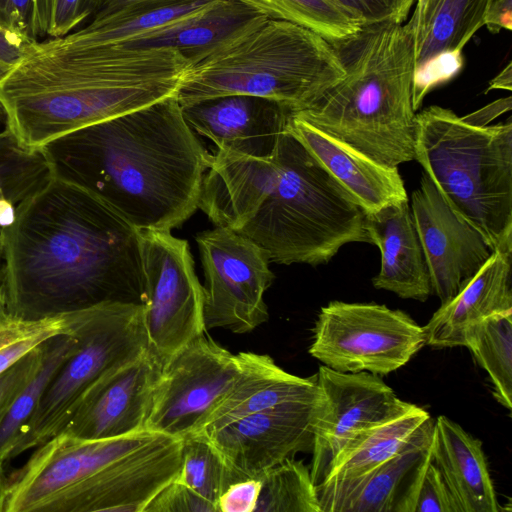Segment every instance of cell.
<instances>
[{
	"mask_svg": "<svg viewBox=\"0 0 512 512\" xmlns=\"http://www.w3.org/2000/svg\"><path fill=\"white\" fill-rule=\"evenodd\" d=\"M2 267L8 312L22 319L143 303L140 230L93 193L54 176L19 211Z\"/></svg>",
	"mask_w": 512,
	"mask_h": 512,
	"instance_id": "cell-1",
	"label": "cell"
},
{
	"mask_svg": "<svg viewBox=\"0 0 512 512\" xmlns=\"http://www.w3.org/2000/svg\"><path fill=\"white\" fill-rule=\"evenodd\" d=\"M198 208L278 264L316 266L348 243L371 244L365 211L287 129L267 159L217 149Z\"/></svg>",
	"mask_w": 512,
	"mask_h": 512,
	"instance_id": "cell-2",
	"label": "cell"
},
{
	"mask_svg": "<svg viewBox=\"0 0 512 512\" xmlns=\"http://www.w3.org/2000/svg\"><path fill=\"white\" fill-rule=\"evenodd\" d=\"M41 149L54 177L93 193L140 231H171L189 219L212 159L176 95Z\"/></svg>",
	"mask_w": 512,
	"mask_h": 512,
	"instance_id": "cell-3",
	"label": "cell"
},
{
	"mask_svg": "<svg viewBox=\"0 0 512 512\" xmlns=\"http://www.w3.org/2000/svg\"><path fill=\"white\" fill-rule=\"evenodd\" d=\"M189 60L169 47L67 45L34 50L0 82V104L29 149L176 95Z\"/></svg>",
	"mask_w": 512,
	"mask_h": 512,
	"instance_id": "cell-4",
	"label": "cell"
},
{
	"mask_svg": "<svg viewBox=\"0 0 512 512\" xmlns=\"http://www.w3.org/2000/svg\"><path fill=\"white\" fill-rule=\"evenodd\" d=\"M331 44L344 77L313 105L293 113L380 164L398 167L414 160L411 26L364 24L356 34Z\"/></svg>",
	"mask_w": 512,
	"mask_h": 512,
	"instance_id": "cell-5",
	"label": "cell"
},
{
	"mask_svg": "<svg viewBox=\"0 0 512 512\" xmlns=\"http://www.w3.org/2000/svg\"><path fill=\"white\" fill-rule=\"evenodd\" d=\"M176 93L180 106L227 95L313 105L345 75L331 42L299 25L256 14L198 50Z\"/></svg>",
	"mask_w": 512,
	"mask_h": 512,
	"instance_id": "cell-6",
	"label": "cell"
},
{
	"mask_svg": "<svg viewBox=\"0 0 512 512\" xmlns=\"http://www.w3.org/2000/svg\"><path fill=\"white\" fill-rule=\"evenodd\" d=\"M414 160L494 251L512 252V122L476 126L432 105L416 114Z\"/></svg>",
	"mask_w": 512,
	"mask_h": 512,
	"instance_id": "cell-7",
	"label": "cell"
},
{
	"mask_svg": "<svg viewBox=\"0 0 512 512\" xmlns=\"http://www.w3.org/2000/svg\"><path fill=\"white\" fill-rule=\"evenodd\" d=\"M77 343L24 426L9 460L60 433L102 377L150 349L143 306L106 303L71 312Z\"/></svg>",
	"mask_w": 512,
	"mask_h": 512,
	"instance_id": "cell-8",
	"label": "cell"
},
{
	"mask_svg": "<svg viewBox=\"0 0 512 512\" xmlns=\"http://www.w3.org/2000/svg\"><path fill=\"white\" fill-rule=\"evenodd\" d=\"M309 354L340 372L388 375L426 345L424 328L383 304L331 301L322 307Z\"/></svg>",
	"mask_w": 512,
	"mask_h": 512,
	"instance_id": "cell-9",
	"label": "cell"
},
{
	"mask_svg": "<svg viewBox=\"0 0 512 512\" xmlns=\"http://www.w3.org/2000/svg\"><path fill=\"white\" fill-rule=\"evenodd\" d=\"M160 435L144 430L87 439L62 431L35 447L23 465L6 473L0 512H54L79 486Z\"/></svg>",
	"mask_w": 512,
	"mask_h": 512,
	"instance_id": "cell-10",
	"label": "cell"
},
{
	"mask_svg": "<svg viewBox=\"0 0 512 512\" xmlns=\"http://www.w3.org/2000/svg\"><path fill=\"white\" fill-rule=\"evenodd\" d=\"M141 232L143 321L151 350L164 362L206 333L204 286L186 240L171 231Z\"/></svg>",
	"mask_w": 512,
	"mask_h": 512,
	"instance_id": "cell-11",
	"label": "cell"
},
{
	"mask_svg": "<svg viewBox=\"0 0 512 512\" xmlns=\"http://www.w3.org/2000/svg\"><path fill=\"white\" fill-rule=\"evenodd\" d=\"M246 361L247 352L233 354L205 334L190 341L164 361L146 429L177 439L199 433Z\"/></svg>",
	"mask_w": 512,
	"mask_h": 512,
	"instance_id": "cell-12",
	"label": "cell"
},
{
	"mask_svg": "<svg viewBox=\"0 0 512 512\" xmlns=\"http://www.w3.org/2000/svg\"><path fill=\"white\" fill-rule=\"evenodd\" d=\"M196 241L205 273L206 329L243 334L267 322L264 293L275 278L267 254L223 227L199 233Z\"/></svg>",
	"mask_w": 512,
	"mask_h": 512,
	"instance_id": "cell-13",
	"label": "cell"
},
{
	"mask_svg": "<svg viewBox=\"0 0 512 512\" xmlns=\"http://www.w3.org/2000/svg\"><path fill=\"white\" fill-rule=\"evenodd\" d=\"M316 379L323 401L313 421L309 469L315 485L324 480L331 462L351 439L412 406L378 375L366 371L346 373L323 365Z\"/></svg>",
	"mask_w": 512,
	"mask_h": 512,
	"instance_id": "cell-14",
	"label": "cell"
},
{
	"mask_svg": "<svg viewBox=\"0 0 512 512\" xmlns=\"http://www.w3.org/2000/svg\"><path fill=\"white\" fill-rule=\"evenodd\" d=\"M322 401L321 393L315 401L280 404L202 434L242 480L260 478L297 453L311 452L313 421Z\"/></svg>",
	"mask_w": 512,
	"mask_h": 512,
	"instance_id": "cell-15",
	"label": "cell"
},
{
	"mask_svg": "<svg viewBox=\"0 0 512 512\" xmlns=\"http://www.w3.org/2000/svg\"><path fill=\"white\" fill-rule=\"evenodd\" d=\"M411 212L423 250L431 294L452 299L490 258L483 236L446 204L427 175L412 193Z\"/></svg>",
	"mask_w": 512,
	"mask_h": 512,
	"instance_id": "cell-16",
	"label": "cell"
},
{
	"mask_svg": "<svg viewBox=\"0 0 512 512\" xmlns=\"http://www.w3.org/2000/svg\"><path fill=\"white\" fill-rule=\"evenodd\" d=\"M182 439L160 435L75 489L54 512H144L180 470Z\"/></svg>",
	"mask_w": 512,
	"mask_h": 512,
	"instance_id": "cell-17",
	"label": "cell"
},
{
	"mask_svg": "<svg viewBox=\"0 0 512 512\" xmlns=\"http://www.w3.org/2000/svg\"><path fill=\"white\" fill-rule=\"evenodd\" d=\"M163 363L150 348L106 374L88 391L62 431L97 439L147 430Z\"/></svg>",
	"mask_w": 512,
	"mask_h": 512,
	"instance_id": "cell-18",
	"label": "cell"
},
{
	"mask_svg": "<svg viewBox=\"0 0 512 512\" xmlns=\"http://www.w3.org/2000/svg\"><path fill=\"white\" fill-rule=\"evenodd\" d=\"M188 126L218 150L267 159L277 147L292 112L276 101L227 95L180 106Z\"/></svg>",
	"mask_w": 512,
	"mask_h": 512,
	"instance_id": "cell-19",
	"label": "cell"
},
{
	"mask_svg": "<svg viewBox=\"0 0 512 512\" xmlns=\"http://www.w3.org/2000/svg\"><path fill=\"white\" fill-rule=\"evenodd\" d=\"M286 129L318 160L366 214L407 200L397 167L376 162L290 113Z\"/></svg>",
	"mask_w": 512,
	"mask_h": 512,
	"instance_id": "cell-20",
	"label": "cell"
},
{
	"mask_svg": "<svg viewBox=\"0 0 512 512\" xmlns=\"http://www.w3.org/2000/svg\"><path fill=\"white\" fill-rule=\"evenodd\" d=\"M433 428L431 417L402 451L361 476L317 484L321 512H394L431 452Z\"/></svg>",
	"mask_w": 512,
	"mask_h": 512,
	"instance_id": "cell-21",
	"label": "cell"
},
{
	"mask_svg": "<svg viewBox=\"0 0 512 512\" xmlns=\"http://www.w3.org/2000/svg\"><path fill=\"white\" fill-rule=\"evenodd\" d=\"M371 244L381 254V268L373 286L403 299L424 302L431 294L429 274L409 200L366 214Z\"/></svg>",
	"mask_w": 512,
	"mask_h": 512,
	"instance_id": "cell-22",
	"label": "cell"
},
{
	"mask_svg": "<svg viewBox=\"0 0 512 512\" xmlns=\"http://www.w3.org/2000/svg\"><path fill=\"white\" fill-rule=\"evenodd\" d=\"M511 264L512 252L494 251L423 327L426 345L434 348L463 346V333L470 325L512 310Z\"/></svg>",
	"mask_w": 512,
	"mask_h": 512,
	"instance_id": "cell-23",
	"label": "cell"
},
{
	"mask_svg": "<svg viewBox=\"0 0 512 512\" xmlns=\"http://www.w3.org/2000/svg\"><path fill=\"white\" fill-rule=\"evenodd\" d=\"M431 459L457 512H500L482 442L446 416L434 420Z\"/></svg>",
	"mask_w": 512,
	"mask_h": 512,
	"instance_id": "cell-24",
	"label": "cell"
},
{
	"mask_svg": "<svg viewBox=\"0 0 512 512\" xmlns=\"http://www.w3.org/2000/svg\"><path fill=\"white\" fill-rule=\"evenodd\" d=\"M320 397L316 375L299 377L279 367L269 355L247 352L242 374L212 410L199 433L273 406L311 402Z\"/></svg>",
	"mask_w": 512,
	"mask_h": 512,
	"instance_id": "cell-25",
	"label": "cell"
},
{
	"mask_svg": "<svg viewBox=\"0 0 512 512\" xmlns=\"http://www.w3.org/2000/svg\"><path fill=\"white\" fill-rule=\"evenodd\" d=\"M490 0H424L408 21L414 33L415 68L446 52H462L484 26Z\"/></svg>",
	"mask_w": 512,
	"mask_h": 512,
	"instance_id": "cell-26",
	"label": "cell"
},
{
	"mask_svg": "<svg viewBox=\"0 0 512 512\" xmlns=\"http://www.w3.org/2000/svg\"><path fill=\"white\" fill-rule=\"evenodd\" d=\"M430 418L412 404L406 412L360 432L338 452L322 482L352 479L373 470L402 451Z\"/></svg>",
	"mask_w": 512,
	"mask_h": 512,
	"instance_id": "cell-27",
	"label": "cell"
},
{
	"mask_svg": "<svg viewBox=\"0 0 512 512\" xmlns=\"http://www.w3.org/2000/svg\"><path fill=\"white\" fill-rule=\"evenodd\" d=\"M52 177L43 150L29 149L19 142L0 104V258L19 211Z\"/></svg>",
	"mask_w": 512,
	"mask_h": 512,
	"instance_id": "cell-28",
	"label": "cell"
},
{
	"mask_svg": "<svg viewBox=\"0 0 512 512\" xmlns=\"http://www.w3.org/2000/svg\"><path fill=\"white\" fill-rule=\"evenodd\" d=\"M256 14L259 13L238 1L219 0L198 15L120 44L169 47L186 54L216 42Z\"/></svg>",
	"mask_w": 512,
	"mask_h": 512,
	"instance_id": "cell-29",
	"label": "cell"
},
{
	"mask_svg": "<svg viewBox=\"0 0 512 512\" xmlns=\"http://www.w3.org/2000/svg\"><path fill=\"white\" fill-rule=\"evenodd\" d=\"M219 0H182L146 9L128 17L103 23H88L57 39L67 45L120 44L154 30L198 15Z\"/></svg>",
	"mask_w": 512,
	"mask_h": 512,
	"instance_id": "cell-30",
	"label": "cell"
},
{
	"mask_svg": "<svg viewBox=\"0 0 512 512\" xmlns=\"http://www.w3.org/2000/svg\"><path fill=\"white\" fill-rule=\"evenodd\" d=\"M466 346L488 373L494 398L512 409V310L490 315L463 333Z\"/></svg>",
	"mask_w": 512,
	"mask_h": 512,
	"instance_id": "cell-31",
	"label": "cell"
},
{
	"mask_svg": "<svg viewBox=\"0 0 512 512\" xmlns=\"http://www.w3.org/2000/svg\"><path fill=\"white\" fill-rule=\"evenodd\" d=\"M271 19L287 21L329 42L356 34L363 22L332 0H235Z\"/></svg>",
	"mask_w": 512,
	"mask_h": 512,
	"instance_id": "cell-32",
	"label": "cell"
},
{
	"mask_svg": "<svg viewBox=\"0 0 512 512\" xmlns=\"http://www.w3.org/2000/svg\"><path fill=\"white\" fill-rule=\"evenodd\" d=\"M76 343L77 339L72 333L60 334L44 342V355L39 369L17 396L0 425V460L9 461L10 453L46 387L72 354Z\"/></svg>",
	"mask_w": 512,
	"mask_h": 512,
	"instance_id": "cell-33",
	"label": "cell"
},
{
	"mask_svg": "<svg viewBox=\"0 0 512 512\" xmlns=\"http://www.w3.org/2000/svg\"><path fill=\"white\" fill-rule=\"evenodd\" d=\"M254 512H321L310 469L302 460L287 459L266 471Z\"/></svg>",
	"mask_w": 512,
	"mask_h": 512,
	"instance_id": "cell-34",
	"label": "cell"
},
{
	"mask_svg": "<svg viewBox=\"0 0 512 512\" xmlns=\"http://www.w3.org/2000/svg\"><path fill=\"white\" fill-rule=\"evenodd\" d=\"M175 479L216 505L229 485L242 480L202 433L182 439L181 467Z\"/></svg>",
	"mask_w": 512,
	"mask_h": 512,
	"instance_id": "cell-35",
	"label": "cell"
},
{
	"mask_svg": "<svg viewBox=\"0 0 512 512\" xmlns=\"http://www.w3.org/2000/svg\"><path fill=\"white\" fill-rule=\"evenodd\" d=\"M71 333V313L41 319L0 320V374L44 341Z\"/></svg>",
	"mask_w": 512,
	"mask_h": 512,
	"instance_id": "cell-36",
	"label": "cell"
},
{
	"mask_svg": "<svg viewBox=\"0 0 512 512\" xmlns=\"http://www.w3.org/2000/svg\"><path fill=\"white\" fill-rule=\"evenodd\" d=\"M394 512H457L448 488L431 459V452L416 471Z\"/></svg>",
	"mask_w": 512,
	"mask_h": 512,
	"instance_id": "cell-37",
	"label": "cell"
},
{
	"mask_svg": "<svg viewBox=\"0 0 512 512\" xmlns=\"http://www.w3.org/2000/svg\"><path fill=\"white\" fill-rule=\"evenodd\" d=\"M93 0H34L39 35L62 37L89 19Z\"/></svg>",
	"mask_w": 512,
	"mask_h": 512,
	"instance_id": "cell-38",
	"label": "cell"
},
{
	"mask_svg": "<svg viewBox=\"0 0 512 512\" xmlns=\"http://www.w3.org/2000/svg\"><path fill=\"white\" fill-rule=\"evenodd\" d=\"M463 66L462 52H446L414 69L412 105L418 110L425 95L434 87L453 78Z\"/></svg>",
	"mask_w": 512,
	"mask_h": 512,
	"instance_id": "cell-39",
	"label": "cell"
},
{
	"mask_svg": "<svg viewBox=\"0 0 512 512\" xmlns=\"http://www.w3.org/2000/svg\"><path fill=\"white\" fill-rule=\"evenodd\" d=\"M44 342L0 374V425L17 396L39 369Z\"/></svg>",
	"mask_w": 512,
	"mask_h": 512,
	"instance_id": "cell-40",
	"label": "cell"
},
{
	"mask_svg": "<svg viewBox=\"0 0 512 512\" xmlns=\"http://www.w3.org/2000/svg\"><path fill=\"white\" fill-rule=\"evenodd\" d=\"M144 512H218V508L174 479L148 503Z\"/></svg>",
	"mask_w": 512,
	"mask_h": 512,
	"instance_id": "cell-41",
	"label": "cell"
},
{
	"mask_svg": "<svg viewBox=\"0 0 512 512\" xmlns=\"http://www.w3.org/2000/svg\"><path fill=\"white\" fill-rule=\"evenodd\" d=\"M355 14L364 24H402L415 0H332Z\"/></svg>",
	"mask_w": 512,
	"mask_h": 512,
	"instance_id": "cell-42",
	"label": "cell"
},
{
	"mask_svg": "<svg viewBox=\"0 0 512 512\" xmlns=\"http://www.w3.org/2000/svg\"><path fill=\"white\" fill-rule=\"evenodd\" d=\"M0 27L36 39L34 0H0Z\"/></svg>",
	"mask_w": 512,
	"mask_h": 512,
	"instance_id": "cell-43",
	"label": "cell"
},
{
	"mask_svg": "<svg viewBox=\"0 0 512 512\" xmlns=\"http://www.w3.org/2000/svg\"><path fill=\"white\" fill-rule=\"evenodd\" d=\"M182 0H93L88 23L119 20L140 11Z\"/></svg>",
	"mask_w": 512,
	"mask_h": 512,
	"instance_id": "cell-44",
	"label": "cell"
},
{
	"mask_svg": "<svg viewBox=\"0 0 512 512\" xmlns=\"http://www.w3.org/2000/svg\"><path fill=\"white\" fill-rule=\"evenodd\" d=\"M261 480L247 478L228 486L217 501L218 512H254Z\"/></svg>",
	"mask_w": 512,
	"mask_h": 512,
	"instance_id": "cell-45",
	"label": "cell"
},
{
	"mask_svg": "<svg viewBox=\"0 0 512 512\" xmlns=\"http://www.w3.org/2000/svg\"><path fill=\"white\" fill-rule=\"evenodd\" d=\"M38 41L0 27V82L31 53Z\"/></svg>",
	"mask_w": 512,
	"mask_h": 512,
	"instance_id": "cell-46",
	"label": "cell"
},
{
	"mask_svg": "<svg viewBox=\"0 0 512 512\" xmlns=\"http://www.w3.org/2000/svg\"><path fill=\"white\" fill-rule=\"evenodd\" d=\"M484 26L492 33L512 30V0H490Z\"/></svg>",
	"mask_w": 512,
	"mask_h": 512,
	"instance_id": "cell-47",
	"label": "cell"
},
{
	"mask_svg": "<svg viewBox=\"0 0 512 512\" xmlns=\"http://www.w3.org/2000/svg\"><path fill=\"white\" fill-rule=\"evenodd\" d=\"M511 109V97L498 99L489 105L461 117L466 123L476 126H487L489 123L497 118L499 115Z\"/></svg>",
	"mask_w": 512,
	"mask_h": 512,
	"instance_id": "cell-48",
	"label": "cell"
},
{
	"mask_svg": "<svg viewBox=\"0 0 512 512\" xmlns=\"http://www.w3.org/2000/svg\"><path fill=\"white\" fill-rule=\"evenodd\" d=\"M493 89L512 90V63L509 62L489 83L486 92Z\"/></svg>",
	"mask_w": 512,
	"mask_h": 512,
	"instance_id": "cell-49",
	"label": "cell"
},
{
	"mask_svg": "<svg viewBox=\"0 0 512 512\" xmlns=\"http://www.w3.org/2000/svg\"><path fill=\"white\" fill-rule=\"evenodd\" d=\"M9 314L8 312V304H7V295L4 283V275H3V267H2V257L0 258V320L6 318Z\"/></svg>",
	"mask_w": 512,
	"mask_h": 512,
	"instance_id": "cell-50",
	"label": "cell"
},
{
	"mask_svg": "<svg viewBox=\"0 0 512 512\" xmlns=\"http://www.w3.org/2000/svg\"><path fill=\"white\" fill-rule=\"evenodd\" d=\"M4 463H5L4 461L0 460V491H1L4 479H5V476H6V472L4 469Z\"/></svg>",
	"mask_w": 512,
	"mask_h": 512,
	"instance_id": "cell-51",
	"label": "cell"
},
{
	"mask_svg": "<svg viewBox=\"0 0 512 512\" xmlns=\"http://www.w3.org/2000/svg\"><path fill=\"white\" fill-rule=\"evenodd\" d=\"M423 1H424V0H417V3H421V2H423Z\"/></svg>",
	"mask_w": 512,
	"mask_h": 512,
	"instance_id": "cell-52",
	"label": "cell"
}]
</instances>
